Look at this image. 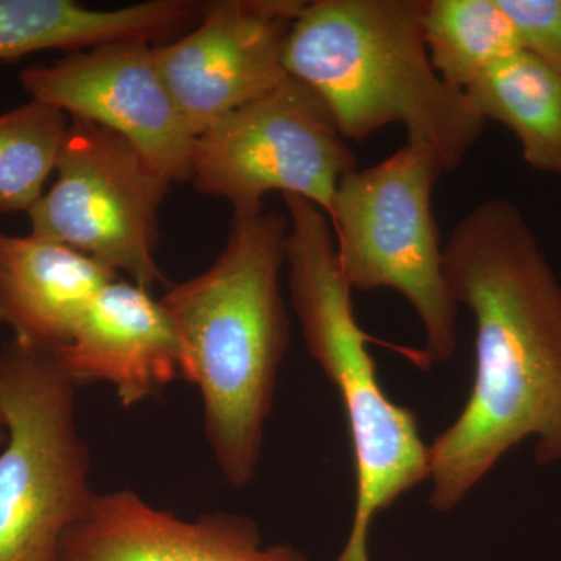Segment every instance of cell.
I'll return each instance as SVG.
<instances>
[{
  "mask_svg": "<svg viewBox=\"0 0 561 561\" xmlns=\"http://www.w3.org/2000/svg\"><path fill=\"white\" fill-rule=\"evenodd\" d=\"M421 25L432 66L446 84L460 91L491 66L523 50L497 0H426Z\"/></svg>",
  "mask_w": 561,
  "mask_h": 561,
  "instance_id": "9a60e30c",
  "label": "cell"
},
{
  "mask_svg": "<svg viewBox=\"0 0 561 561\" xmlns=\"http://www.w3.org/2000/svg\"><path fill=\"white\" fill-rule=\"evenodd\" d=\"M426 0L306 2L284 47V68L331 111L343 138L362 140L402 124L443 172L459 169L486 121L470 95L432 66Z\"/></svg>",
  "mask_w": 561,
  "mask_h": 561,
  "instance_id": "3957f363",
  "label": "cell"
},
{
  "mask_svg": "<svg viewBox=\"0 0 561 561\" xmlns=\"http://www.w3.org/2000/svg\"><path fill=\"white\" fill-rule=\"evenodd\" d=\"M55 354L77 387L108 383L124 408L183 379L171 316L150 290L119 278L103 287L72 341Z\"/></svg>",
  "mask_w": 561,
  "mask_h": 561,
  "instance_id": "7c38bea8",
  "label": "cell"
},
{
  "mask_svg": "<svg viewBox=\"0 0 561 561\" xmlns=\"http://www.w3.org/2000/svg\"><path fill=\"white\" fill-rule=\"evenodd\" d=\"M77 390L51 351L16 339L0 348V561H58L62 537L90 504Z\"/></svg>",
  "mask_w": 561,
  "mask_h": 561,
  "instance_id": "5b68a950",
  "label": "cell"
},
{
  "mask_svg": "<svg viewBox=\"0 0 561 561\" xmlns=\"http://www.w3.org/2000/svg\"><path fill=\"white\" fill-rule=\"evenodd\" d=\"M69 116L36 101L0 116V210H31L43 197V187L57 171Z\"/></svg>",
  "mask_w": 561,
  "mask_h": 561,
  "instance_id": "e0dca14e",
  "label": "cell"
},
{
  "mask_svg": "<svg viewBox=\"0 0 561 561\" xmlns=\"http://www.w3.org/2000/svg\"><path fill=\"white\" fill-rule=\"evenodd\" d=\"M457 305L476 323V375L459 419L431 448V507L451 512L526 438L561 459V284L523 210L491 198L443 247Z\"/></svg>",
  "mask_w": 561,
  "mask_h": 561,
  "instance_id": "6da1fadb",
  "label": "cell"
},
{
  "mask_svg": "<svg viewBox=\"0 0 561 561\" xmlns=\"http://www.w3.org/2000/svg\"><path fill=\"white\" fill-rule=\"evenodd\" d=\"M286 206L291 308L312 359L341 394L353 445L356 505L335 561H370L373 522L430 481L431 448L421 438L415 412L391 401L379 382L367 350L371 337L354 316L330 217L305 198L291 197Z\"/></svg>",
  "mask_w": 561,
  "mask_h": 561,
  "instance_id": "277c9868",
  "label": "cell"
},
{
  "mask_svg": "<svg viewBox=\"0 0 561 561\" xmlns=\"http://www.w3.org/2000/svg\"><path fill=\"white\" fill-rule=\"evenodd\" d=\"M483 119L518 139L535 171L561 173V72L526 50L491 66L468 88Z\"/></svg>",
  "mask_w": 561,
  "mask_h": 561,
  "instance_id": "5bb4252c",
  "label": "cell"
},
{
  "mask_svg": "<svg viewBox=\"0 0 561 561\" xmlns=\"http://www.w3.org/2000/svg\"><path fill=\"white\" fill-rule=\"evenodd\" d=\"M7 442V427L5 421H3L2 412H0V449L3 448Z\"/></svg>",
  "mask_w": 561,
  "mask_h": 561,
  "instance_id": "d6986e66",
  "label": "cell"
},
{
  "mask_svg": "<svg viewBox=\"0 0 561 561\" xmlns=\"http://www.w3.org/2000/svg\"><path fill=\"white\" fill-rule=\"evenodd\" d=\"M58 561H311L287 545L264 546L250 516L213 512L184 519L133 490L94 491L66 531Z\"/></svg>",
  "mask_w": 561,
  "mask_h": 561,
  "instance_id": "8fae6325",
  "label": "cell"
},
{
  "mask_svg": "<svg viewBox=\"0 0 561 561\" xmlns=\"http://www.w3.org/2000/svg\"><path fill=\"white\" fill-rule=\"evenodd\" d=\"M442 173L426 146L408 142L379 164L346 173L330 214L351 289L400 291L423 324V357L435 364L451 359L457 348V302L432 214Z\"/></svg>",
  "mask_w": 561,
  "mask_h": 561,
  "instance_id": "8992f818",
  "label": "cell"
},
{
  "mask_svg": "<svg viewBox=\"0 0 561 561\" xmlns=\"http://www.w3.org/2000/svg\"><path fill=\"white\" fill-rule=\"evenodd\" d=\"M357 165L331 111L302 81L231 111L195 139L191 181L234 214L264 209L271 192L298 195L330 217L343 176Z\"/></svg>",
  "mask_w": 561,
  "mask_h": 561,
  "instance_id": "52a82bcc",
  "label": "cell"
},
{
  "mask_svg": "<svg viewBox=\"0 0 561 561\" xmlns=\"http://www.w3.org/2000/svg\"><path fill=\"white\" fill-rule=\"evenodd\" d=\"M287 232L283 214H234L216 262L161 298L179 335L183 379L201 391L206 442L232 489L249 485L260 467L289 348L279 287Z\"/></svg>",
  "mask_w": 561,
  "mask_h": 561,
  "instance_id": "7a4b0ae2",
  "label": "cell"
},
{
  "mask_svg": "<svg viewBox=\"0 0 561 561\" xmlns=\"http://www.w3.org/2000/svg\"><path fill=\"white\" fill-rule=\"evenodd\" d=\"M127 10H92L72 0H0V61L49 49H94L127 39Z\"/></svg>",
  "mask_w": 561,
  "mask_h": 561,
  "instance_id": "2e32d148",
  "label": "cell"
},
{
  "mask_svg": "<svg viewBox=\"0 0 561 561\" xmlns=\"http://www.w3.org/2000/svg\"><path fill=\"white\" fill-rule=\"evenodd\" d=\"M522 49L561 72V0H497Z\"/></svg>",
  "mask_w": 561,
  "mask_h": 561,
  "instance_id": "ac0fdd59",
  "label": "cell"
},
{
  "mask_svg": "<svg viewBox=\"0 0 561 561\" xmlns=\"http://www.w3.org/2000/svg\"><path fill=\"white\" fill-rule=\"evenodd\" d=\"M58 179L31 210L33 238L69 247L151 290L165 283L153 257L169 181L116 133L70 121Z\"/></svg>",
  "mask_w": 561,
  "mask_h": 561,
  "instance_id": "ba28073f",
  "label": "cell"
},
{
  "mask_svg": "<svg viewBox=\"0 0 561 561\" xmlns=\"http://www.w3.org/2000/svg\"><path fill=\"white\" fill-rule=\"evenodd\" d=\"M117 278L60 243L0 234V324L16 341L57 353L72 341L103 287Z\"/></svg>",
  "mask_w": 561,
  "mask_h": 561,
  "instance_id": "4fadbf2b",
  "label": "cell"
},
{
  "mask_svg": "<svg viewBox=\"0 0 561 561\" xmlns=\"http://www.w3.org/2000/svg\"><path fill=\"white\" fill-rule=\"evenodd\" d=\"M149 41L77 50L21 73L32 99L116 133L169 183L191 180L195 136L165 87Z\"/></svg>",
  "mask_w": 561,
  "mask_h": 561,
  "instance_id": "9c48e42d",
  "label": "cell"
},
{
  "mask_svg": "<svg viewBox=\"0 0 561 561\" xmlns=\"http://www.w3.org/2000/svg\"><path fill=\"white\" fill-rule=\"evenodd\" d=\"M301 0L202 3L201 24L154 47L158 69L195 138L289 77L284 47Z\"/></svg>",
  "mask_w": 561,
  "mask_h": 561,
  "instance_id": "30bf717a",
  "label": "cell"
}]
</instances>
